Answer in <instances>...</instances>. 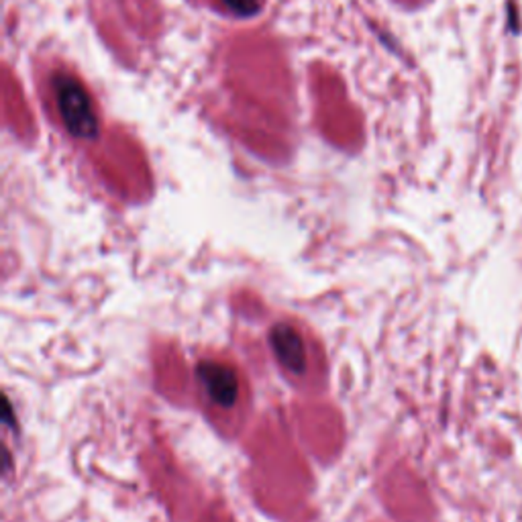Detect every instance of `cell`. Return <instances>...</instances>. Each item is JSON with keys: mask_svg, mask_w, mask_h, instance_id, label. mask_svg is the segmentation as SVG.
Segmentation results:
<instances>
[{"mask_svg": "<svg viewBox=\"0 0 522 522\" xmlns=\"http://www.w3.org/2000/svg\"><path fill=\"white\" fill-rule=\"evenodd\" d=\"M198 377L210 398L221 404V407H231L237 400L239 382L229 366L216 364V361H205L198 367Z\"/></svg>", "mask_w": 522, "mask_h": 522, "instance_id": "7a4b0ae2", "label": "cell"}, {"mask_svg": "<svg viewBox=\"0 0 522 522\" xmlns=\"http://www.w3.org/2000/svg\"><path fill=\"white\" fill-rule=\"evenodd\" d=\"M269 343L280 364L290 369V372L300 374L305 369L306 356H305V343H302L298 331L290 325H277L274 326L272 335H269Z\"/></svg>", "mask_w": 522, "mask_h": 522, "instance_id": "3957f363", "label": "cell"}, {"mask_svg": "<svg viewBox=\"0 0 522 522\" xmlns=\"http://www.w3.org/2000/svg\"><path fill=\"white\" fill-rule=\"evenodd\" d=\"M226 11L239 16H251L261 8V0H221Z\"/></svg>", "mask_w": 522, "mask_h": 522, "instance_id": "277c9868", "label": "cell"}, {"mask_svg": "<svg viewBox=\"0 0 522 522\" xmlns=\"http://www.w3.org/2000/svg\"><path fill=\"white\" fill-rule=\"evenodd\" d=\"M52 90L55 108L67 133L82 139L95 137L98 131V116L86 86L75 75L62 72L54 78Z\"/></svg>", "mask_w": 522, "mask_h": 522, "instance_id": "6da1fadb", "label": "cell"}]
</instances>
